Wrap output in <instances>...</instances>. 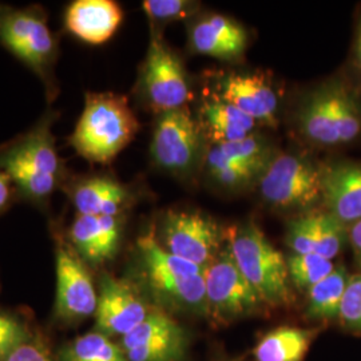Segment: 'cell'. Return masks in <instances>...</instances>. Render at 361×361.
<instances>
[{
    "instance_id": "obj_1",
    "label": "cell",
    "mask_w": 361,
    "mask_h": 361,
    "mask_svg": "<svg viewBox=\"0 0 361 361\" xmlns=\"http://www.w3.org/2000/svg\"><path fill=\"white\" fill-rule=\"evenodd\" d=\"M56 116L55 111L46 113L32 129L0 149V171L10 177L23 198L38 205L62 186L66 177L52 134Z\"/></svg>"
},
{
    "instance_id": "obj_2",
    "label": "cell",
    "mask_w": 361,
    "mask_h": 361,
    "mask_svg": "<svg viewBox=\"0 0 361 361\" xmlns=\"http://www.w3.org/2000/svg\"><path fill=\"white\" fill-rule=\"evenodd\" d=\"M138 129V119L126 97L114 92H87L85 109L68 143L89 162L109 164L129 146Z\"/></svg>"
},
{
    "instance_id": "obj_3",
    "label": "cell",
    "mask_w": 361,
    "mask_h": 361,
    "mask_svg": "<svg viewBox=\"0 0 361 361\" xmlns=\"http://www.w3.org/2000/svg\"><path fill=\"white\" fill-rule=\"evenodd\" d=\"M0 44L42 79L49 99L54 101L58 94L54 68L59 43L43 8L0 4Z\"/></svg>"
},
{
    "instance_id": "obj_4",
    "label": "cell",
    "mask_w": 361,
    "mask_h": 361,
    "mask_svg": "<svg viewBox=\"0 0 361 361\" xmlns=\"http://www.w3.org/2000/svg\"><path fill=\"white\" fill-rule=\"evenodd\" d=\"M297 125L310 142L336 147L353 142L361 134V109L341 83H328L310 94L301 106Z\"/></svg>"
},
{
    "instance_id": "obj_5",
    "label": "cell",
    "mask_w": 361,
    "mask_h": 361,
    "mask_svg": "<svg viewBox=\"0 0 361 361\" xmlns=\"http://www.w3.org/2000/svg\"><path fill=\"white\" fill-rule=\"evenodd\" d=\"M137 245L149 284L159 296L186 310L209 312L205 268L169 253L154 232L146 233Z\"/></svg>"
},
{
    "instance_id": "obj_6",
    "label": "cell",
    "mask_w": 361,
    "mask_h": 361,
    "mask_svg": "<svg viewBox=\"0 0 361 361\" xmlns=\"http://www.w3.org/2000/svg\"><path fill=\"white\" fill-rule=\"evenodd\" d=\"M229 250L247 283L264 302L281 305L290 301L286 259L257 226L247 224L231 229Z\"/></svg>"
},
{
    "instance_id": "obj_7",
    "label": "cell",
    "mask_w": 361,
    "mask_h": 361,
    "mask_svg": "<svg viewBox=\"0 0 361 361\" xmlns=\"http://www.w3.org/2000/svg\"><path fill=\"white\" fill-rule=\"evenodd\" d=\"M323 170L293 154L274 157L259 177L264 201L280 210H307L323 200Z\"/></svg>"
},
{
    "instance_id": "obj_8",
    "label": "cell",
    "mask_w": 361,
    "mask_h": 361,
    "mask_svg": "<svg viewBox=\"0 0 361 361\" xmlns=\"http://www.w3.org/2000/svg\"><path fill=\"white\" fill-rule=\"evenodd\" d=\"M140 91L146 104L158 116L183 109L190 99L189 82L180 59L155 35L141 68Z\"/></svg>"
},
{
    "instance_id": "obj_9",
    "label": "cell",
    "mask_w": 361,
    "mask_h": 361,
    "mask_svg": "<svg viewBox=\"0 0 361 361\" xmlns=\"http://www.w3.org/2000/svg\"><path fill=\"white\" fill-rule=\"evenodd\" d=\"M200 146V131L185 107L158 116L150 143V155L158 168L188 174L197 164Z\"/></svg>"
},
{
    "instance_id": "obj_10",
    "label": "cell",
    "mask_w": 361,
    "mask_h": 361,
    "mask_svg": "<svg viewBox=\"0 0 361 361\" xmlns=\"http://www.w3.org/2000/svg\"><path fill=\"white\" fill-rule=\"evenodd\" d=\"M204 277L207 310L216 317L235 319L255 312L264 304L237 267L229 249L221 252L207 265Z\"/></svg>"
},
{
    "instance_id": "obj_11",
    "label": "cell",
    "mask_w": 361,
    "mask_h": 361,
    "mask_svg": "<svg viewBox=\"0 0 361 361\" xmlns=\"http://www.w3.org/2000/svg\"><path fill=\"white\" fill-rule=\"evenodd\" d=\"M161 245L169 253L207 268L217 257V224L198 212H168L161 225Z\"/></svg>"
},
{
    "instance_id": "obj_12",
    "label": "cell",
    "mask_w": 361,
    "mask_h": 361,
    "mask_svg": "<svg viewBox=\"0 0 361 361\" xmlns=\"http://www.w3.org/2000/svg\"><path fill=\"white\" fill-rule=\"evenodd\" d=\"M98 293L83 259L71 247L56 249L55 312L63 320H82L95 314Z\"/></svg>"
},
{
    "instance_id": "obj_13",
    "label": "cell",
    "mask_w": 361,
    "mask_h": 361,
    "mask_svg": "<svg viewBox=\"0 0 361 361\" xmlns=\"http://www.w3.org/2000/svg\"><path fill=\"white\" fill-rule=\"evenodd\" d=\"M149 312L140 295L129 284L104 276L95 310L98 332L126 336L147 317Z\"/></svg>"
},
{
    "instance_id": "obj_14",
    "label": "cell",
    "mask_w": 361,
    "mask_h": 361,
    "mask_svg": "<svg viewBox=\"0 0 361 361\" xmlns=\"http://www.w3.org/2000/svg\"><path fill=\"white\" fill-rule=\"evenodd\" d=\"M122 20L123 11L113 0H75L65 11L66 30L92 46L113 38Z\"/></svg>"
},
{
    "instance_id": "obj_15",
    "label": "cell",
    "mask_w": 361,
    "mask_h": 361,
    "mask_svg": "<svg viewBox=\"0 0 361 361\" xmlns=\"http://www.w3.org/2000/svg\"><path fill=\"white\" fill-rule=\"evenodd\" d=\"M221 101L232 104L257 123L274 126L279 99L269 82L258 74H232L219 85Z\"/></svg>"
},
{
    "instance_id": "obj_16",
    "label": "cell",
    "mask_w": 361,
    "mask_h": 361,
    "mask_svg": "<svg viewBox=\"0 0 361 361\" xmlns=\"http://www.w3.org/2000/svg\"><path fill=\"white\" fill-rule=\"evenodd\" d=\"M121 235L122 217L77 214L68 229L78 256L92 265L104 264L116 256Z\"/></svg>"
},
{
    "instance_id": "obj_17",
    "label": "cell",
    "mask_w": 361,
    "mask_h": 361,
    "mask_svg": "<svg viewBox=\"0 0 361 361\" xmlns=\"http://www.w3.org/2000/svg\"><path fill=\"white\" fill-rule=\"evenodd\" d=\"M66 188L77 214L82 216L121 217L131 200L129 189L109 177H85Z\"/></svg>"
},
{
    "instance_id": "obj_18",
    "label": "cell",
    "mask_w": 361,
    "mask_h": 361,
    "mask_svg": "<svg viewBox=\"0 0 361 361\" xmlns=\"http://www.w3.org/2000/svg\"><path fill=\"white\" fill-rule=\"evenodd\" d=\"M322 193L328 212L344 225L361 219V165L337 164L324 169Z\"/></svg>"
},
{
    "instance_id": "obj_19",
    "label": "cell",
    "mask_w": 361,
    "mask_h": 361,
    "mask_svg": "<svg viewBox=\"0 0 361 361\" xmlns=\"http://www.w3.org/2000/svg\"><path fill=\"white\" fill-rule=\"evenodd\" d=\"M194 51L222 61L240 58L246 49L247 34L244 27L222 15H210L190 28Z\"/></svg>"
},
{
    "instance_id": "obj_20",
    "label": "cell",
    "mask_w": 361,
    "mask_h": 361,
    "mask_svg": "<svg viewBox=\"0 0 361 361\" xmlns=\"http://www.w3.org/2000/svg\"><path fill=\"white\" fill-rule=\"evenodd\" d=\"M201 118L209 137L216 145L241 141L252 135L257 126L253 118L221 99L204 104Z\"/></svg>"
},
{
    "instance_id": "obj_21",
    "label": "cell",
    "mask_w": 361,
    "mask_h": 361,
    "mask_svg": "<svg viewBox=\"0 0 361 361\" xmlns=\"http://www.w3.org/2000/svg\"><path fill=\"white\" fill-rule=\"evenodd\" d=\"M316 332L281 326L264 336L253 350L256 361H302Z\"/></svg>"
},
{
    "instance_id": "obj_22",
    "label": "cell",
    "mask_w": 361,
    "mask_h": 361,
    "mask_svg": "<svg viewBox=\"0 0 361 361\" xmlns=\"http://www.w3.org/2000/svg\"><path fill=\"white\" fill-rule=\"evenodd\" d=\"M350 277L344 267H336L328 277L312 286L307 297V314L313 320H335L340 317L341 304Z\"/></svg>"
},
{
    "instance_id": "obj_23",
    "label": "cell",
    "mask_w": 361,
    "mask_h": 361,
    "mask_svg": "<svg viewBox=\"0 0 361 361\" xmlns=\"http://www.w3.org/2000/svg\"><path fill=\"white\" fill-rule=\"evenodd\" d=\"M63 361H128V357L109 336L91 332L80 336L65 349Z\"/></svg>"
},
{
    "instance_id": "obj_24",
    "label": "cell",
    "mask_w": 361,
    "mask_h": 361,
    "mask_svg": "<svg viewBox=\"0 0 361 361\" xmlns=\"http://www.w3.org/2000/svg\"><path fill=\"white\" fill-rule=\"evenodd\" d=\"M310 216L314 253L334 261L345 241V225L328 210H310Z\"/></svg>"
},
{
    "instance_id": "obj_25",
    "label": "cell",
    "mask_w": 361,
    "mask_h": 361,
    "mask_svg": "<svg viewBox=\"0 0 361 361\" xmlns=\"http://www.w3.org/2000/svg\"><path fill=\"white\" fill-rule=\"evenodd\" d=\"M219 154L232 159L234 162L243 164L255 171H257L259 176L265 171V169L269 166L271 159V147L262 138L256 135H249L241 141L235 142L219 143L213 146Z\"/></svg>"
},
{
    "instance_id": "obj_26",
    "label": "cell",
    "mask_w": 361,
    "mask_h": 361,
    "mask_svg": "<svg viewBox=\"0 0 361 361\" xmlns=\"http://www.w3.org/2000/svg\"><path fill=\"white\" fill-rule=\"evenodd\" d=\"M289 280L298 289L310 290L312 286L319 284L325 277L335 271L332 259L323 257L316 253L310 255H292L286 259Z\"/></svg>"
},
{
    "instance_id": "obj_27",
    "label": "cell",
    "mask_w": 361,
    "mask_h": 361,
    "mask_svg": "<svg viewBox=\"0 0 361 361\" xmlns=\"http://www.w3.org/2000/svg\"><path fill=\"white\" fill-rule=\"evenodd\" d=\"M180 334H183V329L174 320L162 312H152L142 323L122 337V347L128 352Z\"/></svg>"
},
{
    "instance_id": "obj_28",
    "label": "cell",
    "mask_w": 361,
    "mask_h": 361,
    "mask_svg": "<svg viewBox=\"0 0 361 361\" xmlns=\"http://www.w3.org/2000/svg\"><path fill=\"white\" fill-rule=\"evenodd\" d=\"M207 166L210 177L225 189L245 188L261 177L253 169L219 154L214 147L207 153Z\"/></svg>"
},
{
    "instance_id": "obj_29",
    "label": "cell",
    "mask_w": 361,
    "mask_h": 361,
    "mask_svg": "<svg viewBox=\"0 0 361 361\" xmlns=\"http://www.w3.org/2000/svg\"><path fill=\"white\" fill-rule=\"evenodd\" d=\"M128 361H180L185 353V334L125 352Z\"/></svg>"
},
{
    "instance_id": "obj_30",
    "label": "cell",
    "mask_w": 361,
    "mask_h": 361,
    "mask_svg": "<svg viewBox=\"0 0 361 361\" xmlns=\"http://www.w3.org/2000/svg\"><path fill=\"white\" fill-rule=\"evenodd\" d=\"M194 8V3L185 0H146L143 10L155 25L168 23L188 16Z\"/></svg>"
},
{
    "instance_id": "obj_31",
    "label": "cell",
    "mask_w": 361,
    "mask_h": 361,
    "mask_svg": "<svg viewBox=\"0 0 361 361\" xmlns=\"http://www.w3.org/2000/svg\"><path fill=\"white\" fill-rule=\"evenodd\" d=\"M338 319L349 329L361 332V274L350 277Z\"/></svg>"
},
{
    "instance_id": "obj_32",
    "label": "cell",
    "mask_w": 361,
    "mask_h": 361,
    "mask_svg": "<svg viewBox=\"0 0 361 361\" xmlns=\"http://www.w3.org/2000/svg\"><path fill=\"white\" fill-rule=\"evenodd\" d=\"M25 328L11 317L0 314V359H7L26 341Z\"/></svg>"
},
{
    "instance_id": "obj_33",
    "label": "cell",
    "mask_w": 361,
    "mask_h": 361,
    "mask_svg": "<svg viewBox=\"0 0 361 361\" xmlns=\"http://www.w3.org/2000/svg\"><path fill=\"white\" fill-rule=\"evenodd\" d=\"M6 361H51L49 356L38 347L23 344L22 347L13 352Z\"/></svg>"
},
{
    "instance_id": "obj_34",
    "label": "cell",
    "mask_w": 361,
    "mask_h": 361,
    "mask_svg": "<svg viewBox=\"0 0 361 361\" xmlns=\"http://www.w3.org/2000/svg\"><path fill=\"white\" fill-rule=\"evenodd\" d=\"M13 185L10 177L0 171V213L4 212L13 200Z\"/></svg>"
},
{
    "instance_id": "obj_35",
    "label": "cell",
    "mask_w": 361,
    "mask_h": 361,
    "mask_svg": "<svg viewBox=\"0 0 361 361\" xmlns=\"http://www.w3.org/2000/svg\"><path fill=\"white\" fill-rule=\"evenodd\" d=\"M348 238L352 249H353V253H355V258L361 268V219L350 225Z\"/></svg>"
},
{
    "instance_id": "obj_36",
    "label": "cell",
    "mask_w": 361,
    "mask_h": 361,
    "mask_svg": "<svg viewBox=\"0 0 361 361\" xmlns=\"http://www.w3.org/2000/svg\"><path fill=\"white\" fill-rule=\"evenodd\" d=\"M356 58H357V63L361 68V22L359 26V32H357V42H356Z\"/></svg>"
}]
</instances>
